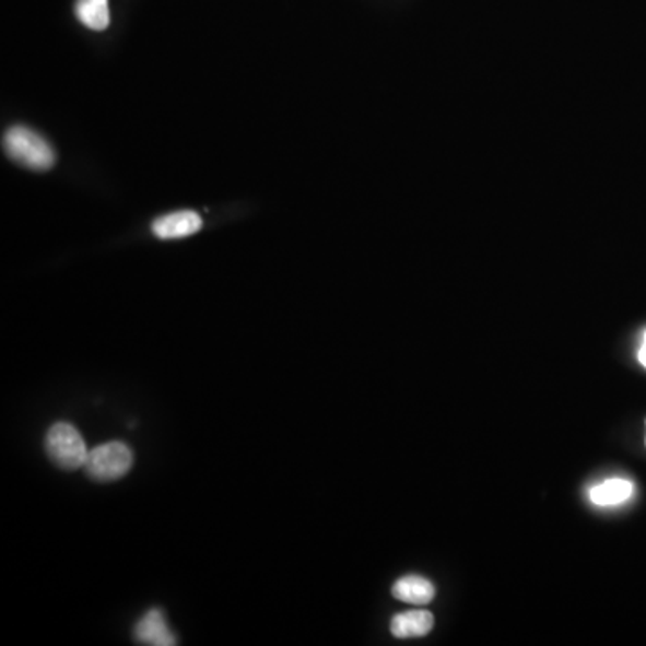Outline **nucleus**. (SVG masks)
Returning a JSON list of instances; mask_svg holds the SVG:
<instances>
[{"instance_id": "f257e3e1", "label": "nucleus", "mask_w": 646, "mask_h": 646, "mask_svg": "<svg viewBox=\"0 0 646 646\" xmlns=\"http://www.w3.org/2000/svg\"><path fill=\"white\" fill-rule=\"evenodd\" d=\"M2 145L5 155L19 166L31 171H49L55 166L56 153L52 145L40 133L25 126H13L5 131Z\"/></svg>"}, {"instance_id": "f03ea898", "label": "nucleus", "mask_w": 646, "mask_h": 646, "mask_svg": "<svg viewBox=\"0 0 646 646\" xmlns=\"http://www.w3.org/2000/svg\"><path fill=\"white\" fill-rule=\"evenodd\" d=\"M46 451L50 460L66 471L85 467L89 456L83 436L69 422H56L49 427L46 435Z\"/></svg>"}, {"instance_id": "7ed1b4c3", "label": "nucleus", "mask_w": 646, "mask_h": 646, "mask_svg": "<svg viewBox=\"0 0 646 646\" xmlns=\"http://www.w3.org/2000/svg\"><path fill=\"white\" fill-rule=\"evenodd\" d=\"M131 466H133V451L126 446L125 442H106L89 451L83 469L92 480L106 483V481H116L126 477Z\"/></svg>"}, {"instance_id": "20e7f679", "label": "nucleus", "mask_w": 646, "mask_h": 646, "mask_svg": "<svg viewBox=\"0 0 646 646\" xmlns=\"http://www.w3.org/2000/svg\"><path fill=\"white\" fill-rule=\"evenodd\" d=\"M201 226H203V221L196 212L180 211L162 215L151 228L158 239H181V237H189L196 232H200Z\"/></svg>"}, {"instance_id": "39448f33", "label": "nucleus", "mask_w": 646, "mask_h": 646, "mask_svg": "<svg viewBox=\"0 0 646 646\" xmlns=\"http://www.w3.org/2000/svg\"><path fill=\"white\" fill-rule=\"evenodd\" d=\"M137 642L142 645L173 646L176 645V637L169 631L161 609H151L141 618L136 625Z\"/></svg>"}, {"instance_id": "423d86ee", "label": "nucleus", "mask_w": 646, "mask_h": 646, "mask_svg": "<svg viewBox=\"0 0 646 646\" xmlns=\"http://www.w3.org/2000/svg\"><path fill=\"white\" fill-rule=\"evenodd\" d=\"M433 625H435V618L430 611H407L394 616L390 631L399 639H410V637L426 636Z\"/></svg>"}, {"instance_id": "0eeeda50", "label": "nucleus", "mask_w": 646, "mask_h": 646, "mask_svg": "<svg viewBox=\"0 0 646 646\" xmlns=\"http://www.w3.org/2000/svg\"><path fill=\"white\" fill-rule=\"evenodd\" d=\"M391 592L397 600L407 601L411 606H426L435 598V586L422 576H402L394 584Z\"/></svg>"}, {"instance_id": "6e6552de", "label": "nucleus", "mask_w": 646, "mask_h": 646, "mask_svg": "<svg viewBox=\"0 0 646 646\" xmlns=\"http://www.w3.org/2000/svg\"><path fill=\"white\" fill-rule=\"evenodd\" d=\"M632 492H634L632 481L625 478H611L600 485L592 486L589 497L598 506H616L625 503L632 496Z\"/></svg>"}, {"instance_id": "1a4fd4ad", "label": "nucleus", "mask_w": 646, "mask_h": 646, "mask_svg": "<svg viewBox=\"0 0 646 646\" xmlns=\"http://www.w3.org/2000/svg\"><path fill=\"white\" fill-rule=\"evenodd\" d=\"M75 16L89 30H108V25H110L108 0H78L75 2Z\"/></svg>"}, {"instance_id": "9d476101", "label": "nucleus", "mask_w": 646, "mask_h": 646, "mask_svg": "<svg viewBox=\"0 0 646 646\" xmlns=\"http://www.w3.org/2000/svg\"><path fill=\"white\" fill-rule=\"evenodd\" d=\"M639 361H642V365L646 368V332L643 336L642 349H639Z\"/></svg>"}]
</instances>
